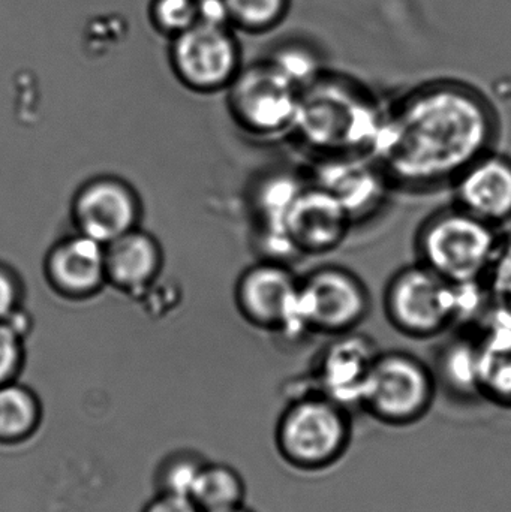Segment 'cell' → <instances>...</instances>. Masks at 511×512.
Wrapping results in <instances>:
<instances>
[{
    "mask_svg": "<svg viewBox=\"0 0 511 512\" xmlns=\"http://www.w3.org/2000/svg\"><path fill=\"white\" fill-rule=\"evenodd\" d=\"M501 116L483 90L456 78H435L387 102L372 158L396 194L449 189L474 161L497 149Z\"/></svg>",
    "mask_w": 511,
    "mask_h": 512,
    "instance_id": "1",
    "label": "cell"
},
{
    "mask_svg": "<svg viewBox=\"0 0 511 512\" xmlns=\"http://www.w3.org/2000/svg\"><path fill=\"white\" fill-rule=\"evenodd\" d=\"M387 102L350 75L324 71L300 92L290 135L314 159L374 156Z\"/></svg>",
    "mask_w": 511,
    "mask_h": 512,
    "instance_id": "2",
    "label": "cell"
},
{
    "mask_svg": "<svg viewBox=\"0 0 511 512\" xmlns=\"http://www.w3.org/2000/svg\"><path fill=\"white\" fill-rule=\"evenodd\" d=\"M383 312L393 330L413 340L447 336L485 324L482 283L453 285L420 262L402 265L387 280Z\"/></svg>",
    "mask_w": 511,
    "mask_h": 512,
    "instance_id": "3",
    "label": "cell"
},
{
    "mask_svg": "<svg viewBox=\"0 0 511 512\" xmlns=\"http://www.w3.org/2000/svg\"><path fill=\"white\" fill-rule=\"evenodd\" d=\"M503 233L450 203L420 222L414 261L453 285H477L485 279Z\"/></svg>",
    "mask_w": 511,
    "mask_h": 512,
    "instance_id": "4",
    "label": "cell"
},
{
    "mask_svg": "<svg viewBox=\"0 0 511 512\" xmlns=\"http://www.w3.org/2000/svg\"><path fill=\"white\" fill-rule=\"evenodd\" d=\"M353 438V412L317 391L303 388L282 412L278 447L282 457L303 471L332 468Z\"/></svg>",
    "mask_w": 511,
    "mask_h": 512,
    "instance_id": "5",
    "label": "cell"
},
{
    "mask_svg": "<svg viewBox=\"0 0 511 512\" xmlns=\"http://www.w3.org/2000/svg\"><path fill=\"white\" fill-rule=\"evenodd\" d=\"M437 394L431 364L404 349H381L369 373L360 411L386 426H413L429 414Z\"/></svg>",
    "mask_w": 511,
    "mask_h": 512,
    "instance_id": "6",
    "label": "cell"
},
{
    "mask_svg": "<svg viewBox=\"0 0 511 512\" xmlns=\"http://www.w3.org/2000/svg\"><path fill=\"white\" fill-rule=\"evenodd\" d=\"M371 310L368 285L345 265L323 264L300 276L299 318L305 336L360 330Z\"/></svg>",
    "mask_w": 511,
    "mask_h": 512,
    "instance_id": "7",
    "label": "cell"
},
{
    "mask_svg": "<svg viewBox=\"0 0 511 512\" xmlns=\"http://www.w3.org/2000/svg\"><path fill=\"white\" fill-rule=\"evenodd\" d=\"M299 285V274L284 262H260L243 271L234 300L249 324L296 340L306 337L299 318Z\"/></svg>",
    "mask_w": 511,
    "mask_h": 512,
    "instance_id": "8",
    "label": "cell"
},
{
    "mask_svg": "<svg viewBox=\"0 0 511 512\" xmlns=\"http://www.w3.org/2000/svg\"><path fill=\"white\" fill-rule=\"evenodd\" d=\"M230 86V110L245 131L267 138L290 135L302 90L272 63L237 74Z\"/></svg>",
    "mask_w": 511,
    "mask_h": 512,
    "instance_id": "9",
    "label": "cell"
},
{
    "mask_svg": "<svg viewBox=\"0 0 511 512\" xmlns=\"http://www.w3.org/2000/svg\"><path fill=\"white\" fill-rule=\"evenodd\" d=\"M354 230L344 207L306 179L285 213L278 245L284 254L318 258L338 251Z\"/></svg>",
    "mask_w": 511,
    "mask_h": 512,
    "instance_id": "10",
    "label": "cell"
},
{
    "mask_svg": "<svg viewBox=\"0 0 511 512\" xmlns=\"http://www.w3.org/2000/svg\"><path fill=\"white\" fill-rule=\"evenodd\" d=\"M306 179L329 192L344 207L354 228L380 218L396 194L371 156L314 159Z\"/></svg>",
    "mask_w": 511,
    "mask_h": 512,
    "instance_id": "11",
    "label": "cell"
},
{
    "mask_svg": "<svg viewBox=\"0 0 511 512\" xmlns=\"http://www.w3.org/2000/svg\"><path fill=\"white\" fill-rule=\"evenodd\" d=\"M75 233L101 245L137 230L143 221V201L131 183L114 174H99L81 183L71 201Z\"/></svg>",
    "mask_w": 511,
    "mask_h": 512,
    "instance_id": "12",
    "label": "cell"
},
{
    "mask_svg": "<svg viewBox=\"0 0 511 512\" xmlns=\"http://www.w3.org/2000/svg\"><path fill=\"white\" fill-rule=\"evenodd\" d=\"M380 352L377 340L360 330L327 337L312 363L306 390L317 391L351 412L360 411L369 373Z\"/></svg>",
    "mask_w": 511,
    "mask_h": 512,
    "instance_id": "13",
    "label": "cell"
},
{
    "mask_svg": "<svg viewBox=\"0 0 511 512\" xmlns=\"http://www.w3.org/2000/svg\"><path fill=\"white\" fill-rule=\"evenodd\" d=\"M173 65L183 84L198 92H215L239 74V50L225 27L195 23L174 39Z\"/></svg>",
    "mask_w": 511,
    "mask_h": 512,
    "instance_id": "14",
    "label": "cell"
},
{
    "mask_svg": "<svg viewBox=\"0 0 511 512\" xmlns=\"http://www.w3.org/2000/svg\"><path fill=\"white\" fill-rule=\"evenodd\" d=\"M449 189L450 203L474 218L498 230L511 224V156L498 147L468 165Z\"/></svg>",
    "mask_w": 511,
    "mask_h": 512,
    "instance_id": "15",
    "label": "cell"
},
{
    "mask_svg": "<svg viewBox=\"0 0 511 512\" xmlns=\"http://www.w3.org/2000/svg\"><path fill=\"white\" fill-rule=\"evenodd\" d=\"M42 270L51 291L69 301L90 300L107 286L104 245L80 233L57 240Z\"/></svg>",
    "mask_w": 511,
    "mask_h": 512,
    "instance_id": "16",
    "label": "cell"
},
{
    "mask_svg": "<svg viewBox=\"0 0 511 512\" xmlns=\"http://www.w3.org/2000/svg\"><path fill=\"white\" fill-rule=\"evenodd\" d=\"M104 249L107 286L129 297L146 295L164 270L161 243L141 227L113 240Z\"/></svg>",
    "mask_w": 511,
    "mask_h": 512,
    "instance_id": "17",
    "label": "cell"
},
{
    "mask_svg": "<svg viewBox=\"0 0 511 512\" xmlns=\"http://www.w3.org/2000/svg\"><path fill=\"white\" fill-rule=\"evenodd\" d=\"M480 327L482 325L452 331L432 366L438 391H443L456 402H482L477 378Z\"/></svg>",
    "mask_w": 511,
    "mask_h": 512,
    "instance_id": "18",
    "label": "cell"
},
{
    "mask_svg": "<svg viewBox=\"0 0 511 512\" xmlns=\"http://www.w3.org/2000/svg\"><path fill=\"white\" fill-rule=\"evenodd\" d=\"M480 399L511 409V330L483 324L479 328L477 361Z\"/></svg>",
    "mask_w": 511,
    "mask_h": 512,
    "instance_id": "19",
    "label": "cell"
},
{
    "mask_svg": "<svg viewBox=\"0 0 511 512\" xmlns=\"http://www.w3.org/2000/svg\"><path fill=\"white\" fill-rule=\"evenodd\" d=\"M41 417V402L32 388L18 381L0 385V444H18L30 438Z\"/></svg>",
    "mask_w": 511,
    "mask_h": 512,
    "instance_id": "20",
    "label": "cell"
},
{
    "mask_svg": "<svg viewBox=\"0 0 511 512\" xmlns=\"http://www.w3.org/2000/svg\"><path fill=\"white\" fill-rule=\"evenodd\" d=\"M482 288L485 295V324L511 330V231L504 230Z\"/></svg>",
    "mask_w": 511,
    "mask_h": 512,
    "instance_id": "21",
    "label": "cell"
},
{
    "mask_svg": "<svg viewBox=\"0 0 511 512\" xmlns=\"http://www.w3.org/2000/svg\"><path fill=\"white\" fill-rule=\"evenodd\" d=\"M245 486L234 469L204 465L191 499L201 512H222L242 507Z\"/></svg>",
    "mask_w": 511,
    "mask_h": 512,
    "instance_id": "22",
    "label": "cell"
},
{
    "mask_svg": "<svg viewBox=\"0 0 511 512\" xmlns=\"http://www.w3.org/2000/svg\"><path fill=\"white\" fill-rule=\"evenodd\" d=\"M30 331L27 313L0 321V385L18 381L26 364V337Z\"/></svg>",
    "mask_w": 511,
    "mask_h": 512,
    "instance_id": "23",
    "label": "cell"
},
{
    "mask_svg": "<svg viewBox=\"0 0 511 512\" xmlns=\"http://www.w3.org/2000/svg\"><path fill=\"white\" fill-rule=\"evenodd\" d=\"M203 466V462L188 453L174 454L173 457H168L158 472L161 493L191 498Z\"/></svg>",
    "mask_w": 511,
    "mask_h": 512,
    "instance_id": "24",
    "label": "cell"
},
{
    "mask_svg": "<svg viewBox=\"0 0 511 512\" xmlns=\"http://www.w3.org/2000/svg\"><path fill=\"white\" fill-rule=\"evenodd\" d=\"M270 63L300 90L305 89L324 72L318 54L305 45L282 48Z\"/></svg>",
    "mask_w": 511,
    "mask_h": 512,
    "instance_id": "25",
    "label": "cell"
},
{
    "mask_svg": "<svg viewBox=\"0 0 511 512\" xmlns=\"http://www.w3.org/2000/svg\"><path fill=\"white\" fill-rule=\"evenodd\" d=\"M231 20L248 29H269L287 14L290 0H225Z\"/></svg>",
    "mask_w": 511,
    "mask_h": 512,
    "instance_id": "26",
    "label": "cell"
},
{
    "mask_svg": "<svg viewBox=\"0 0 511 512\" xmlns=\"http://www.w3.org/2000/svg\"><path fill=\"white\" fill-rule=\"evenodd\" d=\"M153 12L156 23L176 35L198 23L197 0H156Z\"/></svg>",
    "mask_w": 511,
    "mask_h": 512,
    "instance_id": "27",
    "label": "cell"
},
{
    "mask_svg": "<svg viewBox=\"0 0 511 512\" xmlns=\"http://www.w3.org/2000/svg\"><path fill=\"white\" fill-rule=\"evenodd\" d=\"M26 288L20 273L0 259V321H8L24 310Z\"/></svg>",
    "mask_w": 511,
    "mask_h": 512,
    "instance_id": "28",
    "label": "cell"
},
{
    "mask_svg": "<svg viewBox=\"0 0 511 512\" xmlns=\"http://www.w3.org/2000/svg\"><path fill=\"white\" fill-rule=\"evenodd\" d=\"M198 23L225 27L231 20L225 0H197Z\"/></svg>",
    "mask_w": 511,
    "mask_h": 512,
    "instance_id": "29",
    "label": "cell"
},
{
    "mask_svg": "<svg viewBox=\"0 0 511 512\" xmlns=\"http://www.w3.org/2000/svg\"><path fill=\"white\" fill-rule=\"evenodd\" d=\"M143 512H201L191 498L185 496L168 495L159 493L158 498L153 499Z\"/></svg>",
    "mask_w": 511,
    "mask_h": 512,
    "instance_id": "30",
    "label": "cell"
},
{
    "mask_svg": "<svg viewBox=\"0 0 511 512\" xmlns=\"http://www.w3.org/2000/svg\"><path fill=\"white\" fill-rule=\"evenodd\" d=\"M222 512H248V511H245V510H243L242 507H239V508H234V510H228V511H222Z\"/></svg>",
    "mask_w": 511,
    "mask_h": 512,
    "instance_id": "31",
    "label": "cell"
}]
</instances>
